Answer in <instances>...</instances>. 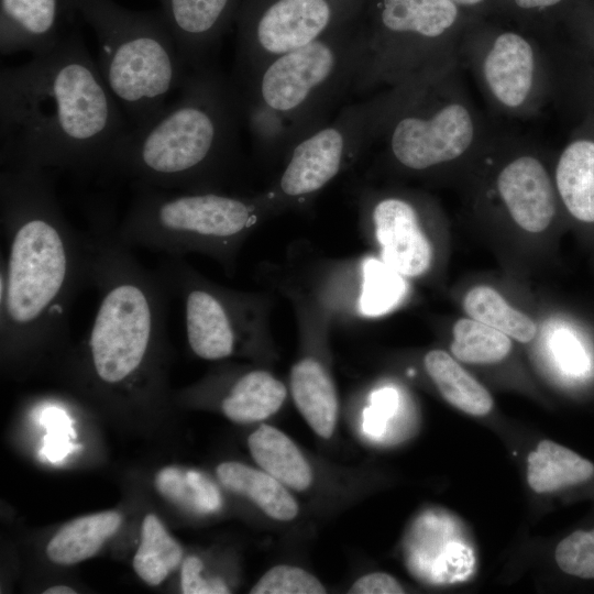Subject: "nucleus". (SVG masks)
Segmentation results:
<instances>
[{"mask_svg": "<svg viewBox=\"0 0 594 594\" xmlns=\"http://www.w3.org/2000/svg\"><path fill=\"white\" fill-rule=\"evenodd\" d=\"M254 461L284 485L305 491L312 482V471L297 446L280 430L260 426L248 439Z\"/></svg>", "mask_w": 594, "mask_h": 594, "instance_id": "4be33fe9", "label": "nucleus"}, {"mask_svg": "<svg viewBox=\"0 0 594 594\" xmlns=\"http://www.w3.org/2000/svg\"><path fill=\"white\" fill-rule=\"evenodd\" d=\"M522 13H542L562 4L565 0H510Z\"/></svg>", "mask_w": 594, "mask_h": 594, "instance_id": "58836bf2", "label": "nucleus"}, {"mask_svg": "<svg viewBox=\"0 0 594 594\" xmlns=\"http://www.w3.org/2000/svg\"><path fill=\"white\" fill-rule=\"evenodd\" d=\"M457 4L460 9H470L484 6L487 0H450Z\"/></svg>", "mask_w": 594, "mask_h": 594, "instance_id": "ea45409f", "label": "nucleus"}, {"mask_svg": "<svg viewBox=\"0 0 594 594\" xmlns=\"http://www.w3.org/2000/svg\"><path fill=\"white\" fill-rule=\"evenodd\" d=\"M554 560L564 573L580 579H594V528L575 530L563 538L554 550Z\"/></svg>", "mask_w": 594, "mask_h": 594, "instance_id": "2f4dec72", "label": "nucleus"}, {"mask_svg": "<svg viewBox=\"0 0 594 594\" xmlns=\"http://www.w3.org/2000/svg\"><path fill=\"white\" fill-rule=\"evenodd\" d=\"M461 73L458 62L388 88L374 144L399 173L462 182L498 130L474 103Z\"/></svg>", "mask_w": 594, "mask_h": 594, "instance_id": "39448f33", "label": "nucleus"}, {"mask_svg": "<svg viewBox=\"0 0 594 594\" xmlns=\"http://www.w3.org/2000/svg\"><path fill=\"white\" fill-rule=\"evenodd\" d=\"M594 475V464L573 450L541 440L527 458V482L536 493H550L584 483Z\"/></svg>", "mask_w": 594, "mask_h": 594, "instance_id": "5701e85b", "label": "nucleus"}, {"mask_svg": "<svg viewBox=\"0 0 594 594\" xmlns=\"http://www.w3.org/2000/svg\"><path fill=\"white\" fill-rule=\"evenodd\" d=\"M31 416L46 429L40 455L48 462L58 463L81 448L80 444L73 442L77 436L73 420L61 404L48 400L40 403L33 408Z\"/></svg>", "mask_w": 594, "mask_h": 594, "instance_id": "c756f323", "label": "nucleus"}, {"mask_svg": "<svg viewBox=\"0 0 594 594\" xmlns=\"http://www.w3.org/2000/svg\"><path fill=\"white\" fill-rule=\"evenodd\" d=\"M98 41V67L133 128H144L167 107L190 69L161 11H133L113 0H69Z\"/></svg>", "mask_w": 594, "mask_h": 594, "instance_id": "423d86ee", "label": "nucleus"}, {"mask_svg": "<svg viewBox=\"0 0 594 594\" xmlns=\"http://www.w3.org/2000/svg\"><path fill=\"white\" fill-rule=\"evenodd\" d=\"M122 516L106 510L75 518L64 525L46 547L48 559L58 565H73L98 553L119 529Z\"/></svg>", "mask_w": 594, "mask_h": 594, "instance_id": "6ab92c4d", "label": "nucleus"}, {"mask_svg": "<svg viewBox=\"0 0 594 594\" xmlns=\"http://www.w3.org/2000/svg\"><path fill=\"white\" fill-rule=\"evenodd\" d=\"M74 13L69 0H0L1 54L50 53L66 35L64 26Z\"/></svg>", "mask_w": 594, "mask_h": 594, "instance_id": "dca6fc26", "label": "nucleus"}, {"mask_svg": "<svg viewBox=\"0 0 594 594\" xmlns=\"http://www.w3.org/2000/svg\"><path fill=\"white\" fill-rule=\"evenodd\" d=\"M78 29L53 51L0 75L3 167L106 173L129 130Z\"/></svg>", "mask_w": 594, "mask_h": 594, "instance_id": "f257e3e1", "label": "nucleus"}, {"mask_svg": "<svg viewBox=\"0 0 594 594\" xmlns=\"http://www.w3.org/2000/svg\"><path fill=\"white\" fill-rule=\"evenodd\" d=\"M367 0H242L235 72L302 47L362 15Z\"/></svg>", "mask_w": 594, "mask_h": 594, "instance_id": "f8f14e48", "label": "nucleus"}, {"mask_svg": "<svg viewBox=\"0 0 594 594\" xmlns=\"http://www.w3.org/2000/svg\"><path fill=\"white\" fill-rule=\"evenodd\" d=\"M558 98L572 103L583 116L594 117V65L570 61L554 52Z\"/></svg>", "mask_w": 594, "mask_h": 594, "instance_id": "7c9ffc66", "label": "nucleus"}, {"mask_svg": "<svg viewBox=\"0 0 594 594\" xmlns=\"http://www.w3.org/2000/svg\"><path fill=\"white\" fill-rule=\"evenodd\" d=\"M202 561L196 556L187 557L182 564L180 587L184 594H228L226 583L218 578L206 580L201 576Z\"/></svg>", "mask_w": 594, "mask_h": 594, "instance_id": "f704fd0d", "label": "nucleus"}, {"mask_svg": "<svg viewBox=\"0 0 594 594\" xmlns=\"http://www.w3.org/2000/svg\"><path fill=\"white\" fill-rule=\"evenodd\" d=\"M157 273L169 293L183 300L190 350L210 361L233 354L254 326L252 301L209 284L176 256L164 261Z\"/></svg>", "mask_w": 594, "mask_h": 594, "instance_id": "ddd939ff", "label": "nucleus"}, {"mask_svg": "<svg viewBox=\"0 0 594 594\" xmlns=\"http://www.w3.org/2000/svg\"><path fill=\"white\" fill-rule=\"evenodd\" d=\"M462 183L480 220L521 240H544L563 215L552 156L525 136L497 130Z\"/></svg>", "mask_w": 594, "mask_h": 594, "instance_id": "1a4fd4ad", "label": "nucleus"}, {"mask_svg": "<svg viewBox=\"0 0 594 594\" xmlns=\"http://www.w3.org/2000/svg\"><path fill=\"white\" fill-rule=\"evenodd\" d=\"M252 594H322L324 586L309 572L286 564L268 570L251 588Z\"/></svg>", "mask_w": 594, "mask_h": 594, "instance_id": "473e14b6", "label": "nucleus"}, {"mask_svg": "<svg viewBox=\"0 0 594 594\" xmlns=\"http://www.w3.org/2000/svg\"><path fill=\"white\" fill-rule=\"evenodd\" d=\"M44 594H75L76 591L66 585H56L48 587L43 592Z\"/></svg>", "mask_w": 594, "mask_h": 594, "instance_id": "a19ab883", "label": "nucleus"}, {"mask_svg": "<svg viewBox=\"0 0 594 594\" xmlns=\"http://www.w3.org/2000/svg\"><path fill=\"white\" fill-rule=\"evenodd\" d=\"M566 46H552L561 56L582 64L594 65V23L578 24Z\"/></svg>", "mask_w": 594, "mask_h": 594, "instance_id": "e433bc0d", "label": "nucleus"}, {"mask_svg": "<svg viewBox=\"0 0 594 594\" xmlns=\"http://www.w3.org/2000/svg\"><path fill=\"white\" fill-rule=\"evenodd\" d=\"M458 58L490 107L504 117L529 119L558 98L551 47L519 31L468 26Z\"/></svg>", "mask_w": 594, "mask_h": 594, "instance_id": "9d476101", "label": "nucleus"}, {"mask_svg": "<svg viewBox=\"0 0 594 594\" xmlns=\"http://www.w3.org/2000/svg\"><path fill=\"white\" fill-rule=\"evenodd\" d=\"M552 175L563 215L594 226V117L583 116L552 156Z\"/></svg>", "mask_w": 594, "mask_h": 594, "instance_id": "f3484780", "label": "nucleus"}, {"mask_svg": "<svg viewBox=\"0 0 594 594\" xmlns=\"http://www.w3.org/2000/svg\"><path fill=\"white\" fill-rule=\"evenodd\" d=\"M135 189L130 208L117 224L124 244L176 257L206 253L226 263L268 205L275 204L271 194L244 197L219 190Z\"/></svg>", "mask_w": 594, "mask_h": 594, "instance_id": "0eeeda50", "label": "nucleus"}, {"mask_svg": "<svg viewBox=\"0 0 594 594\" xmlns=\"http://www.w3.org/2000/svg\"><path fill=\"white\" fill-rule=\"evenodd\" d=\"M349 593L353 594H400L403 586L392 575L384 572H373L358 579Z\"/></svg>", "mask_w": 594, "mask_h": 594, "instance_id": "4c0bfd02", "label": "nucleus"}, {"mask_svg": "<svg viewBox=\"0 0 594 594\" xmlns=\"http://www.w3.org/2000/svg\"><path fill=\"white\" fill-rule=\"evenodd\" d=\"M0 327L11 353L59 345L79 290L90 285L91 245L66 219L47 169L0 173Z\"/></svg>", "mask_w": 594, "mask_h": 594, "instance_id": "f03ea898", "label": "nucleus"}, {"mask_svg": "<svg viewBox=\"0 0 594 594\" xmlns=\"http://www.w3.org/2000/svg\"><path fill=\"white\" fill-rule=\"evenodd\" d=\"M180 96L150 124L117 142L106 173L134 187L206 191L235 160L243 122L238 90L213 63L190 70Z\"/></svg>", "mask_w": 594, "mask_h": 594, "instance_id": "7ed1b4c3", "label": "nucleus"}, {"mask_svg": "<svg viewBox=\"0 0 594 594\" xmlns=\"http://www.w3.org/2000/svg\"><path fill=\"white\" fill-rule=\"evenodd\" d=\"M183 550L154 514L141 527V542L133 557V569L146 584L156 586L180 563Z\"/></svg>", "mask_w": 594, "mask_h": 594, "instance_id": "bb28decb", "label": "nucleus"}, {"mask_svg": "<svg viewBox=\"0 0 594 594\" xmlns=\"http://www.w3.org/2000/svg\"><path fill=\"white\" fill-rule=\"evenodd\" d=\"M360 310L365 316H380L396 306L404 295V278L382 260L364 265Z\"/></svg>", "mask_w": 594, "mask_h": 594, "instance_id": "c85d7f7f", "label": "nucleus"}, {"mask_svg": "<svg viewBox=\"0 0 594 594\" xmlns=\"http://www.w3.org/2000/svg\"><path fill=\"white\" fill-rule=\"evenodd\" d=\"M363 13L302 47L235 72L243 122L258 151L288 154L354 96L366 44Z\"/></svg>", "mask_w": 594, "mask_h": 594, "instance_id": "20e7f679", "label": "nucleus"}, {"mask_svg": "<svg viewBox=\"0 0 594 594\" xmlns=\"http://www.w3.org/2000/svg\"><path fill=\"white\" fill-rule=\"evenodd\" d=\"M286 398L285 385L267 371L240 376L221 402L223 414L238 424L261 421L275 414Z\"/></svg>", "mask_w": 594, "mask_h": 594, "instance_id": "393cba45", "label": "nucleus"}, {"mask_svg": "<svg viewBox=\"0 0 594 594\" xmlns=\"http://www.w3.org/2000/svg\"><path fill=\"white\" fill-rule=\"evenodd\" d=\"M154 485L165 499L194 514H212L222 505L217 485L197 470L165 466L156 473Z\"/></svg>", "mask_w": 594, "mask_h": 594, "instance_id": "a878e982", "label": "nucleus"}, {"mask_svg": "<svg viewBox=\"0 0 594 594\" xmlns=\"http://www.w3.org/2000/svg\"><path fill=\"white\" fill-rule=\"evenodd\" d=\"M397 393L389 387L373 393L371 406L364 410V431L372 436H381L385 429V422L397 407Z\"/></svg>", "mask_w": 594, "mask_h": 594, "instance_id": "c9c22d12", "label": "nucleus"}, {"mask_svg": "<svg viewBox=\"0 0 594 594\" xmlns=\"http://www.w3.org/2000/svg\"><path fill=\"white\" fill-rule=\"evenodd\" d=\"M465 316L493 327L519 343L532 342L539 322L514 306L496 287L486 283L470 286L461 298Z\"/></svg>", "mask_w": 594, "mask_h": 594, "instance_id": "aec40b11", "label": "nucleus"}, {"mask_svg": "<svg viewBox=\"0 0 594 594\" xmlns=\"http://www.w3.org/2000/svg\"><path fill=\"white\" fill-rule=\"evenodd\" d=\"M386 90L344 105L324 124L300 139L271 195L276 204L305 199L321 190L369 146L383 119Z\"/></svg>", "mask_w": 594, "mask_h": 594, "instance_id": "9b49d317", "label": "nucleus"}, {"mask_svg": "<svg viewBox=\"0 0 594 594\" xmlns=\"http://www.w3.org/2000/svg\"><path fill=\"white\" fill-rule=\"evenodd\" d=\"M217 476L226 488L250 498L274 519L292 520L298 514V504L293 495L265 471L229 461L217 466Z\"/></svg>", "mask_w": 594, "mask_h": 594, "instance_id": "412c9836", "label": "nucleus"}, {"mask_svg": "<svg viewBox=\"0 0 594 594\" xmlns=\"http://www.w3.org/2000/svg\"><path fill=\"white\" fill-rule=\"evenodd\" d=\"M365 209L386 265L405 278L431 273L438 260L431 233L442 217L430 197L407 189H385L371 194Z\"/></svg>", "mask_w": 594, "mask_h": 594, "instance_id": "4468645a", "label": "nucleus"}, {"mask_svg": "<svg viewBox=\"0 0 594 594\" xmlns=\"http://www.w3.org/2000/svg\"><path fill=\"white\" fill-rule=\"evenodd\" d=\"M179 54L190 69L210 63L223 34L235 22L242 0H158Z\"/></svg>", "mask_w": 594, "mask_h": 594, "instance_id": "2eb2a0df", "label": "nucleus"}, {"mask_svg": "<svg viewBox=\"0 0 594 594\" xmlns=\"http://www.w3.org/2000/svg\"><path fill=\"white\" fill-rule=\"evenodd\" d=\"M538 336L566 372L580 374L586 370L587 361L582 344L561 322L548 320L539 323Z\"/></svg>", "mask_w": 594, "mask_h": 594, "instance_id": "72a5a7b5", "label": "nucleus"}, {"mask_svg": "<svg viewBox=\"0 0 594 594\" xmlns=\"http://www.w3.org/2000/svg\"><path fill=\"white\" fill-rule=\"evenodd\" d=\"M513 341L504 332L464 316L452 323L450 352L465 364L491 365L510 354Z\"/></svg>", "mask_w": 594, "mask_h": 594, "instance_id": "cd10ccee", "label": "nucleus"}, {"mask_svg": "<svg viewBox=\"0 0 594 594\" xmlns=\"http://www.w3.org/2000/svg\"><path fill=\"white\" fill-rule=\"evenodd\" d=\"M424 365L441 396L453 407L471 416H484L492 410L490 392L451 353L430 350Z\"/></svg>", "mask_w": 594, "mask_h": 594, "instance_id": "b1692460", "label": "nucleus"}, {"mask_svg": "<svg viewBox=\"0 0 594 594\" xmlns=\"http://www.w3.org/2000/svg\"><path fill=\"white\" fill-rule=\"evenodd\" d=\"M290 389L301 416L320 437L332 436L338 417V396L334 384L320 362L306 358L290 372Z\"/></svg>", "mask_w": 594, "mask_h": 594, "instance_id": "a211bd4d", "label": "nucleus"}, {"mask_svg": "<svg viewBox=\"0 0 594 594\" xmlns=\"http://www.w3.org/2000/svg\"><path fill=\"white\" fill-rule=\"evenodd\" d=\"M366 44L354 96L421 79L458 63L466 24L450 0H367Z\"/></svg>", "mask_w": 594, "mask_h": 594, "instance_id": "6e6552de", "label": "nucleus"}]
</instances>
